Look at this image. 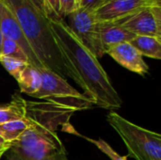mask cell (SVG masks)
<instances>
[{"instance_id":"obj_10","label":"cell","mask_w":161,"mask_h":160,"mask_svg":"<svg viewBox=\"0 0 161 160\" xmlns=\"http://www.w3.org/2000/svg\"><path fill=\"white\" fill-rule=\"evenodd\" d=\"M107 54L128 71L139 74L142 76H144L149 72V66L141 53L129 42L118 44L110 48Z\"/></svg>"},{"instance_id":"obj_13","label":"cell","mask_w":161,"mask_h":160,"mask_svg":"<svg viewBox=\"0 0 161 160\" xmlns=\"http://www.w3.org/2000/svg\"><path fill=\"white\" fill-rule=\"evenodd\" d=\"M143 57L155 59L161 58V39L151 36H136L129 41Z\"/></svg>"},{"instance_id":"obj_7","label":"cell","mask_w":161,"mask_h":160,"mask_svg":"<svg viewBox=\"0 0 161 160\" xmlns=\"http://www.w3.org/2000/svg\"><path fill=\"white\" fill-rule=\"evenodd\" d=\"M153 6H161V0H103L92 11L99 23H116Z\"/></svg>"},{"instance_id":"obj_18","label":"cell","mask_w":161,"mask_h":160,"mask_svg":"<svg viewBox=\"0 0 161 160\" xmlns=\"http://www.w3.org/2000/svg\"><path fill=\"white\" fill-rule=\"evenodd\" d=\"M33 5L42 12V14L47 18L48 20H55V19H61L59 18L50 8L47 0H30Z\"/></svg>"},{"instance_id":"obj_26","label":"cell","mask_w":161,"mask_h":160,"mask_svg":"<svg viewBox=\"0 0 161 160\" xmlns=\"http://www.w3.org/2000/svg\"><path fill=\"white\" fill-rule=\"evenodd\" d=\"M76 1V3H77V6H78V4H79V0H75Z\"/></svg>"},{"instance_id":"obj_6","label":"cell","mask_w":161,"mask_h":160,"mask_svg":"<svg viewBox=\"0 0 161 160\" xmlns=\"http://www.w3.org/2000/svg\"><path fill=\"white\" fill-rule=\"evenodd\" d=\"M67 17L69 19L67 25L75 36L97 58H102L105 53L100 41V24L93 16L92 11L88 8H77Z\"/></svg>"},{"instance_id":"obj_23","label":"cell","mask_w":161,"mask_h":160,"mask_svg":"<svg viewBox=\"0 0 161 160\" xmlns=\"http://www.w3.org/2000/svg\"><path fill=\"white\" fill-rule=\"evenodd\" d=\"M10 146H11V143L6 141L0 136V149H4V150H6V151H8L9 148H10Z\"/></svg>"},{"instance_id":"obj_14","label":"cell","mask_w":161,"mask_h":160,"mask_svg":"<svg viewBox=\"0 0 161 160\" xmlns=\"http://www.w3.org/2000/svg\"><path fill=\"white\" fill-rule=\"evenodd\" d=\"M23 118L21 108L12 96V100L8 105L0 107V124H4L8 122L21 120Z\"/></svg>"},{"instance_id":"obj_2","label":"cell","mask_w":161,"mask_h":160,"mask_svg":"<svg viewBox=\"0 0 161 160\" xmlns=\"http://www.w3.org/2000/svg\"><path fill=\"white\" fill-rule=\"evenodd\" d=\"M18 20L22 30L43 69L64 79L70 77L61 51L49 25L48 19L30 0H3Z\"/></svg>"},{"instance_id":"obj_1","label":"cell","mask_w":161,"mask_h":160,"mask_svg":"<svg viewBox=\"0 0 161 160\" xmlns=\"http://www.w3.org/2000/svg\"><path fill=\"white\" fill-rule=\"evenodd\" d=\"M72 78L95 106L117 109L123 101L98 58L75 36L63 19L48 20Z\"/></svg>"},{"instance_id":"obj_12","label":"cell","mask_w":161,"mask_h":160,"mask_svg":"<svg viewBox=\"0 0 161 160\" xmlns=\"http://www.w3.org/2000/svg\"><path fill=\"white\" fill-rule=\"evenodd\" d=\"M42 77L40 69H37L30 64L25 67L17 80L20 91L29 96L40 90L42 86Z\"/></svg>"},{"instance_id":"obj_19","label":"cell","mask_w":161,"mask_h":160,"mask_svg":"<svg viewBox=\"0 0 161 160\" xmlns=\"http://www.w3.org/2000/svg\"><path fill=\"white\" fill-rule=\"evenodd\" d=\"M77 8L78 6L75 0H59V14L62 19L71 14Z\"/></svg>"},{"instance_id":"obj_4","label":"cell","mask_w":161,"mask_h":160,"mask_svg":"<svg viewBox=\"0 0 161 160\" xmlns=\"http://www.w3.org/2000/svg\"><path fill=\"white\" fill-rule=\"evenodd\" d=\"M64 149L58 130L41 124H33L11 143L8 152L24 159L41 160Z\"/></svg>"},{"instance_id":"obj_5","label":"cell","mask_w":161,"mask_h":160,"mask_svg":"<svg viewBox=\"0 0 161 160\" xmlns=\"http://www.w3.org/2000/svg\"><path fill=\"white\" fill-rule=\"evenodd\" d=\"M40 72L42 77V86L37 92L30 95L31 97L41 101H53L67 105L77 111L95 106L90 98L73 88L58 74L46 69H40Z\"/></svg>"},{"instance_id":"obj_20","label":"cell","mask_w":161,"mask_h":160,"mask_svg":"<svg viewBox=\"0 0 161 160\" xmlns=\"http://www.w3.org/2000/svg\"><path fill=\"white\" fill-rule=\"evenodd\" d=\"M7 160H26L24 159V158H21L13 154H11L10 152L8 151L7 153ZM41 160H69L68 159V157H67V153H66V150H62L61 152L56 154V155H53L51 157H45V158H42Z\"/></svg>"},{"instance_id":"obj_16","label":"cell","mask_w":161,"mask_h":160,"mask_svg":"<svg viewBox=\"0 0 161 160\" xmlns=\"http://www.w3.org/2000/svg\"><path fill=\"white\" fill-rule=\"evenodd\" d=\"M0 56H5V57H8V58H16L22 61L28 62V59L25 54L24 53V51L22 50V48L16 42L8 39H4Z\"/></svg>"},{"instance_id":"obj_24","label":"cell","mask_w":161,"mask_h":160,"mask_svg":"<svg viewBox=\"0 0 161 160\" xmlns=\"http://www.w3.org/2000/svg\"><path fill=\"white\" fill-rule=\"evenodd\" d=\"M3 41H4V37H3V34H2V31H1V28H0V55H1V51H2Z\"/></svg>"},{"instance_id":"obj_21","label":"cell","mask_w":161,"mask_h":160,"mask_svg":"<svg viewBox=\"0 0 161 160\" xmlns=\"http://www.w3.org/2000/svg\"><path fill=\"white\" fill-rule=\"evenodd\" d=\"M103 0H79L78 8H88V9H93L96 8Z\"/></svg>"},{"instance_id":"obj_11","label":"cell","mask_w":161,"mask_h":160,"mask_svg":"<svg viewBox=\"0 0 161 160\" xmlns=\"http://www.w3.org/2000/svg\"><path fill=\"white\" fill-rule=\"evenodd\" d=\"M99 34L100 41L105 54L107 52L121 43L129 42L132 41L136 35L126 30L125 28L113 24V23H99Z\"/></svg>"},{"instance_id":"obj_9","label":"cell","mask_w":161,"mask_h":160,"mask_svg":"<svg viewBox=\"0 0 161 160\" xmlns=\"http://www.w3.org/2000/svg\"><path fill=\"white\" fill-rule=\"evenodd\" d=\"M0 28L4 39L13 41L22 48L30 65L37 69H43L31 49L18 20L3 0H0Z\"/></svg>"},{"instance_id":"obj_22","label":"cell","mask_w":161,"mask_h":160,"mask_svg":"<svg viewBox=\"0 0 161 160\" xmlns=\"http://www.w3.org/2000/svg\"><path fill=\"white\" fill-rule=\"evenodd\" d=\"M50 8L53 9V11L59 17H60V14H59V0H47ZM62 19V18H61Z\"/></svg>"},{"instance_id":"obj_17","label":"cell","mask_w":161,"mask_h":160,"mask_svg":"<svg viewBox=\"0 0 161 160\" xmlns=\"http://www.w3.org/2000/svg\"><path fill=\"white\" fill-rule=\"evenodd\" d=\"M83 137V136H82ZM85 140H87L88 141H90L91 143H92L93 145H95L101 152H103L105 155H107L111 160H127L125 157H121L119 154H117L110 146L108 142H106L105 141L99 139V140H92L90 139L88 137H83Z\"/></svg>"},{"instance_id":"obj_3","label":"cell","mask_w":161,"mask_h":160,"mask_svg":"<svg viewBox=\"0 0 161 160\" xmlns=\"http://www.w3.org/2000/svg\"><path fill=\"white\" fill-rule=\"evenodd\" d=\"M107 120L118 133L129 156L136 160H161V136L142 128L116 112H110Z\"/></svg>"},{"instance_id":"obj_8","label":"cell","mask_w":161,"mask_h":160,"mask_svg":"<svg viewBox=\"0 0 161 160\" xmlns=\"http://www.w3.org/2000/svg\"><path fill=\"white\" fill-rule=\"evenodd\" d=\"M116 24L136 36H151L161 39V6L144 8Z\"/></svg>"},{"instance_id":"obj_15","label":"cell","mask_w":161,"mask_h":160,"mask_svg":"<svg viewBox=\"0 0 161 160\" xmlns=\"http://www.w3.org/2000/svg\"><path fill=\"white\" fill-rule=\"evenodd\" d=\"M0 63L8 71V73L16 79V81L20 77L23 71L25 69V67L29 64L28 62L5 56H0Z\"/></svg>"},{"instance_id":"obj_25","label":"cell","mask_w":161,"mask_h":160,"mask_svg":"<svg viewBox=\"0 0 161 160\" xmlns=\"http://www.w3.org/2000/svg\"><path fill=\"white\" fill-rule=\"evenodd\" d=\"M6 152H8V151H6V150H4V149H0V158H1V157H2Z\"/></svg>"}]
</instances>
